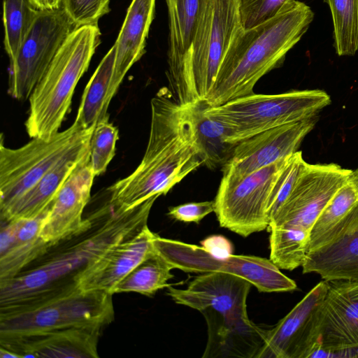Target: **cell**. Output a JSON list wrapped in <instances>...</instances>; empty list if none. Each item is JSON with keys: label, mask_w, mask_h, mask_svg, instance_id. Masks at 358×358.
<instances>
[{"label": "cell", "mask_w": 358, "mask_h": 358, "mask_svg": "<svg viewBox=\"0 0 358 358\" xmlns=\"http://www.w3.org/2000/svg\"><path fill=\"white\" fill-rule=\"evenodd\" d=\"M90 155L76 166L48 207L41 233L47 243H52L70 235L83 223V213L90 201L95 177Z\"/></svg>", "instance_id": "ffe728a7"}, {"label": "cell", "mask_w": 358, "mask_h": 358, "mask_svg": "<svg viewBox=\"0 0 358 358\" xmlns=\"http://www.w3.org/2000/svg\"><path fill=\"white\" fill-rule=\"evenodd\" d=\"M173 266L157 251L133 268L113 288V294L136 292L152 296L159 290L168 287V280L173 278Z\"/></svg>", "instance_id": "f1b7e54d"}, {"label": "cell", "mask_w": 358, "mask_h": 358, "mask_svg": "<svg viewBox=\"0 0 358 358\" xmlns=\"http://www.w3.org/2000/svg\"><path fill=\"white\" fill-rule=\"evenodd\" d=\"M94 127L76 123L48 138H33L18 148L0 143V213L29 190L51 169L74 151L90 143Z\"/></svg>", "instance_id": "52a82bcc"}, {"label": "cell", "mask_w": 358, "mask_h": 358, "mask_svg": "<svg viewBox=\"0 0 358 358\" xmlns=\"http://www.w3.org/2000/svg\"><path fill=\"white\" fill-rule=\"evenodd\" d=\"M155 250L173 268L185 272H224L249 281L260 292H286L297 288L296 282L284 275L270 259L252 255H234L219 259L202 247L164 238L157 234Z\"/></svg>", "instance_id": "9c48e42d"}, {"label": "cell", "mask_w": 358, "mask_h": 358, "mask_svg": "<svg viewBox=\"0 0 358 358\" xmlns=\"http://www.w3.org/2000/svg\"><path fill=\"white\" fill-rule=\"evenodd\" d=\"M90 143L60 161L29 190L0 213L1 221L30 219L41 215L79 163L90 155Z\"/></svg>", "instance_id": "cb8c5ba5"}, {"label": "cell", "mask_w": 358, "mask_h": 358, "mask_svg": "<svg viewBox=\"0 0 358 358\" xmlns=\"http://www.w3.org/2000/svg\"><path fill=\"white\" fill-rule=\"evenodd\" d=\"M330 103V96L321 90L254 93L220 106L208 105L205 113L228 129L230 143L236 145L270 129L315 116Z\"/></svg>", "instance_id": "8992f818"}, {"label": "cell", "mask_w": 358, "mask_h": 358, "mask_svg": "<svg viewBox=\"0 0 358 358\" xmlns=\"http://www.w3.org/2000/svg\"><path fill=\"white\" fill-rule=\"evenodd\" d=\"M328 287L327 280L320 282L270 327L257 358H309L320 343L321 307Z\"/></svg>", "instance_id": "5bb4252c"}, {"label": "cell", "mask_w": 358, "mask_h": 358, "mask_svg": "<svg viewBox=\"0 0 358 358\" xmlns=\"http://www.w3.org/2000/svg\"><path fill=\"white\" fill-rule=\"evenodd\" d=\"M48 207L34 218L1 221L0 281L16 276L48 248L41 235Z\"/></svg>", "instance_id": "7402d4cb"}, {"label": "cell", "mask_w": 358, "mask_h": 358, "mask_svg": "<svg viewBox=\"0 0 358 358\" xmlns=\"http://www.w3.org/2000/svg\"><path fill=\"white\" fill-rule=\"evenodd\" d=\"M32 2L38 10H45L61 8L63 0H32Z\"/></svg>", "instance_id": "74e56055"}, {"label": "cell", "mask_w": 358, "mask_h": 358, "mask_svg": "<svg viewBox=\"0 0 358 358\" xmlns=\"http://www.w3.org/2000/svg\"><path fill=\"white\" fill-rule=\"evenodd\" d=\"M110 0H63L62 6L76 27L98 24L110 11Z\"/></svg>", "instance_id": "e575fe53"}, {"label": "cell", "mask_w": 358, "mask_h": 358, "mask_svg": "<svg viewBox=\"0 0 358 358\" xmlns=\"http://www.w3.org/2000/svg\"><path fill=\"white\" fill-rule=\"evenodd\" d=\"M270 260L280 269L292 271L302 266L308 255L310 231L292 227L268 229Z\"/></svg>", "instance_id": "f546056e"}, {"label": "cell", "mask_w": 358, "mask_h": 358, "mask_svg": "<svg viewBox=\"0 0 358 358\" xmlns=\"http://www.w3.org/2000/svg\"><path fill=\"white\" fill-rule=\"evenodd\" d=\"M303 273H315L323 280H358V231L323 250L308 255Z\"/></svg>", "instance_id": "83f0119b"}, {"label": "cell", "mask_w": 358, "mask_h": 358, "mask_svg": "<svg viewBox=\"0 0 358 358\" xmlns=\"http://www.w3.org/2000/svg\"><path fill=\"white\" fill-rule=\"evenodd\" d=\"M206 0H165L169 15L167 79L178 71L199 24Z\"/></svg>", "instance_id": "d4e9b609"}, {"label": "cell", "mask_w": 358, "mask_h": 358, "mask_svg": "<svg viewBox=\"0 0 358 358\" xmlns=\"http://www.w3.org/2000/svg\"><path fill=\"white\" fill-rule=\"evenodd\" d=\"M39 11L31 0H3V44L10 62L15 59Z\"/></svg>", "instance_id": "4dcf8cb0"}, {"label": "cell", "mask_w": 358, "mask_h": 358, "mask_svg": "<svg viewBox=\"0 0 358 358\" xmlns=\"http://www.w3.org/2000/svg\"><path fill=\"white\" fill-rule=\"evenodd\" d=\"M201 247L216 258L222 259L233 255V245L225 237L213 235L201 241Z\"/></svg>", "instance_id": "8d00e7d4"}, {"label": "cell", "mask_w": 358, "mask_h": 358, "mask_svg": "<svg viewBox=\"0 0 358 358\" xmlns=\"http://www.w3.org/2000/svg\"><path fill=\"white\" fill-rule=\"evenodd\" d=\"M118 129L108 119L99 122L94 128L90 150V164L95 175L104 173L115 154Z\"/></svg>", "instance_id": "d6a6232c"}, {"label": "cell", "mask_w": 358, "mask_h": 358, "mask_svg": "<svg viewBox=\"0 0 358 358\" xmlns=\"http://www.w3.org/2000/svg\"><path fill=\"white\" fill-rule=\"evenodd\" d=\"M317 115L280 125L238 143L222 166V178L236 180L285 159L298 151L314 128Z\"/></svg>", "instance_id": "9a60e30c"}, {"label": "cell", "mask_w": 358, "mask_h": 358, "mask_svg": "<svg viewBox=\"0 0 358 358\" xmlns=\"http://www.w3.org/2000/svg\"><path fill=\"white\" fill-rule=\"evenodd\" d=\"M156 236L146 226L134 236L110 247L82 274L78 289L113 294L115 285L155 251L153 240Z\"/></svg>", "instance_id": "d6986e66"}, {"label": "cell", "mask_w": 358, "mask_h": 358, "mask_svg": "<svg viewBox=\"0 0 358 358\" xmlns=\"http://www.w3.org/2000/svg\"><path fill=\"white\" fill-rule=\"evenodd\" d=\"M155 0H132L115 43L111 94L117 93L126 73L145 52L146 39L155 17Z\"/></svg>", "instance_id": "603a6c76"}, {"label": "cell", "mask_w": 358, "mask_h": 358, "mask_svg": "<svg viewBox=\"0 0 358 358\" xmlns=\"http://www.w3.org/2000/svg\"><path fill=\"white\" fill-rule=\"evenodd\" d=\"M208 339L203 358H257L271 326L260 325L248 314H222L203 310Z\"/></svg>", "instance_id": "ac0fdd59"}, {"label": "cell", "mask_w": 358, "mask_h": 358, "mask_svg": "<svg viewBox=\"0 0 358 358\" xmlns=\"http://www.w3.org/2000/svg\"><path fill=\"white\" fill-rule=\"evenodd\" d=\"M333 22L334 48L338 56L358 51V0H323Z\"/></svg>", "instance_id": "1f68e13d"}, {"label": "cell", "mask_w": 358, "mask_h": 358, "mask_svg": "<svg viewBox=\"0 0 358 358\" xmlns=\"http://www.w3.org/2000/svg\"><path fill=\"white\" fill-rule=\"evenodd\" d=\"M239 0H206L197 30L176 73L169 96L182 106L206 101L223 59L243 30Z\"/></svg>", "instance_id": "277c9868"}, {"label": "cell", "mask_w": 358, "mask_h": 358, "mask_svg": "<svg viewBox=\"0 0 358 358\" xmlns=\"http://www.w3.org/2000/svg\"><path fill=\"white\" fill-rule=\"evenodd\" d=\"M303 2L292 0L271 20L235 39L223 59L206 101L217 106L254 94L257 81L283 64L287 53L301 39L314 19Z\"/></svg>", "instance_id": "3957f363"}, {"label": "cell", "mask_w": 358, "mask_h": 358, "mask_svg": "<svg viewBox=\"0 0 358 358\" xmlns=\"http://www.w3.org/2000/svg\"><path fill=\"white\" fill-rule=\"evenodd\" d=\"M252 285L234 274L208 272L194 278L186 289L169 286L166 294L175 303L199 312L211 309L222 314H248L246 301Z\"/></svg>", "instance_id": "e0dca14e"}, {"label": "cell", "mask_w": 358, "mask_h": 358, "mask_svg": "<svg viewBox=\"0 0 358 358\" xmlns=\"http://www.w3.org/2000/svg\"><path fill=\"white\" fill-rule=\"evenodd\" d=\"M112 296L106 292L79 289L29 308L0 312V334L73 327H104L114 319Z\"/></svg>", "instance_id": "ba28073f"}, {"label": "cell", "mask_w": 358, "mask_h": 358, "mask_svg": "<svg viewBox=\"0 0 358 358\" xmlns=\"http://www.w3.org/2000/svg\"><path fill=\"white\" fill-rule=\"evenodd\" d=\"M150 103V134L141 163L130 175L108 188L110 201L124 210L166 194L203 164L185 108L167 90H160Z\"/></svg>", "instance_id": "7a4b0ae2"}, {"label": "cell", "mask_w": 358, "mask_h": 358, "mask_svg": "<svg viewBox=\"0 0 358 358\" xmlns=\"http://www.w3.org/2000/svg\"><path fill=\"white\" fill-rule=\"evenodd\" d=\"M0 357L1 358H13V357H17V356L14 354L13 352L6 350L3 348H0ZM18 358V357H17Z\"/></svg>", "instance_id": "f35d334b"}, {"label": "cell", "mask_w": 358, "mask_h": 358, "mask_svg": "<svg viewBox=\"0 0 358 358\" xmlns=\"http://www.w3.org/2000/svg\"><path fill=\"white\" fill-rule=\"evenodd\" d=\"M100 43L98 24L77 27L66 38L29 98L25 127L30 137L48 138L59 131Z\"/></svg>", "instance_id": "5b68a950"}, {"label": "cell", "mask_w": 358, "mask_h": 358, "mask_svg": "<svg viewBox=\"0 0 358 358\" xmlns=\"http://www.w3.org/2000/svg\"><path fill=\"white\" fill-rule=\"evenodd\" d=\"M357 231L358 169H356L316 220L310 233L308 255L331 247Z\"/></svg>", "instance_id": "44dd1931"}, {"label": "cell", "mask_w": 358, "mask_h": 358, "mask_svg": "<svg viewBox=\"0 0 358 358\" xmlns=\"http://www.w3.org/2000/svg\"><path fill=\"white\" fill-rule=\"evenodd\" d=\"M320 343L309 357H358V280H327Z\"/></svg>", "instance_id": "4fadbf2b"}, {"label": "cell", "mask_w": 358, "mask_h": 358, "mask_svg": "<svg viewBox=\"0 0 358 358\" xmlns=\"http://www.w3.org/2000/svg\"><path fill=\"white\" fill-rule=\"evenodd\" d=\"M292 0H239L241 25L247 30L276 16Z\"/></svg>", "instance_id": "836d02e7"}, {"label": "cell", "mask_w": 358, "mask_h": 358, "mask_svg": "<svg viewBox=\"0 0 358 358\" xmlns=\"http://www.w3.org/2000/svg\"><path fill=\"white\" fill-rule=\"evenodd\" d=\"M285 159L241 178H222L214 200L220 227L243 237L268 229L271 193Z\"/></svg>", "instance_id": "30bf717a"}, {"label": "cell", "mask_w": 358, "mask_h": 358, "mask_svg": "<svg viewBox=\"0 0 358 358\" xmlns=\"http://www.w3.org/2000/svg\"><path fill=\"white\" fill-rule=\"evenodd\" d=\"M115 59V46L113 45L99 63L83 91L74 121L82 129L94 127L99 122L108 119V108L113 98L110 87Z\"/></svg>", "instance_id": "4316f807"}, {"label": "cell", "mask_w": 358, "mask_h": 358, "mask_svg": "<svg viewBox=\"0 0 358 358\" xmlns=\"http://www.w3.org/2000/svg\"><path fill=\"white\" fill-rule=\"evenodd\" d=\"M77 28L63 6L41 10L30 31L10 62L8 93L19 101L29 98L57 52Z\"/></svg>", "instance_id": "8fae6325"}, {"label": "cell", "mask_w": 358, "mask_h": 358, "mask_svg": "<svg viewBox=\"0 0 358 358\" xmlns=\"http://www.w3.org/2000/svg\"><path fill=\"white\" fill-rule=\"evenodd\" d=\"M206 101L184 106L193 126L201 151L203 165L213 169L223 166L236 145L229 141V131L217 120L206 114Z\"/></svg>", "instance_id": "484cf974"}, {"label": "cell", "mask_w": 358, "mask_h": 358, "mask_svg": "<svg viewBox=\"0 0 358 358\" xmlns=\"http://www.w3.org/2000/svg\"><path fill=\"white\" fill-rule=\"evenodd\" d=\"M157 199L124 210L108 198L77 231L50 243L14 278L0 281V312L29 308L79 290V278L106 250L148 226Z\"/></svg>", "instance_id": "6da1fadb"}, {"label": "cell", "mask_w": 358, "mask_h": 358, "mask_svg": "<svg viewBox=\"0 0 358 358\" xmlns=\"http://www.w3.org/2000/svg\"><path fill=\"white\" fill-rule=\"evenodd\" d=\"M215 212V201L192 202L170 207L167 215L183 222L199 224L208 214Z\"/></svg>", "instance_id": "d590c367"}, {"label": "cell", "mask_w": 358, "mask_h": 358, "mask_svg": "<svg viewBox=\"0 0 358 358\" xmlns=\"http://www.w3.org/2000/svg\"><path fill=\"white\" fill-rule=\"evenodd\" d=\"M102 327H73L22 334H0V347L20 357L97 358Z\"/></svg>", "instance_id": "2e32d148"}, {"label": "cell", "mask_w": 358, "mask_h": 358, "mask_svg": "<svg viewBox=\"0 0 358 358\" xmlns=\"http://www.w3.org/2000/svg\"><path fill=\"white\" fill-rule=\"evenodd\" d=\"M352 171L333 163H308L287 199L272 216L267 229L292 227L310 232L322 210Z\"/></svg>", "instance_id": "7c38bea8"}]
</instances>
